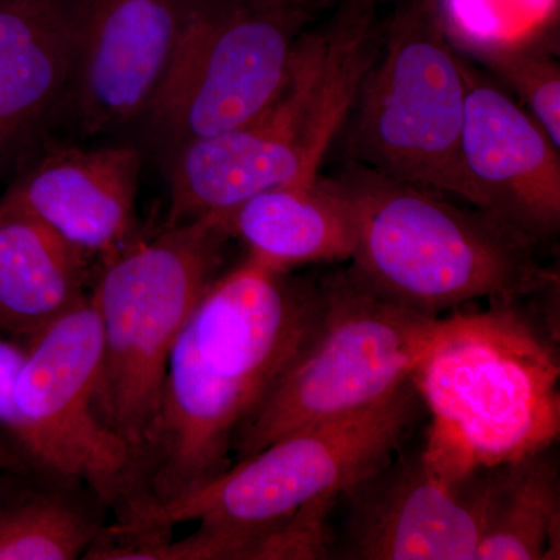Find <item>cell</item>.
<instances>
[{
  "instance_id": "cell-1",
  "label": "cell",
  "mask_w": 560,
  "mask_h": 560,
  "mask_svg": "<svg viewBox=\"0 0 560 560\" xmlns=\"http://www.w3.org/2000/svg\"><path fill=\"white\" fill-rule=\"evenodd\" d=\"M323 312L319 280L246 257L219 276L168 359L142 503H162L231 466L246 420L312 340Z\"/></svg>"
},
{
  "instance_id": "cell-2",
  "label": "cell",
  "mask_w": 560,
  "mask_h": 560,
  "mask_svg": "<svg viewBox=\"0 0 560 560\" xmlns=\"http://www.w3.org/2000/svg\"><path fill=\"white\" fill-rule=\"evenodd\" d=\"M329 179L352 210L350 268L389 300L441 316L471 301L510 307L558 290L559 276L541 267L536 243L485 210L357 162Z\"/></svg>"
},
{
  "instance_id": "cell-3",
  "label": "cell",
  "mask_w": 560,
  "mask_h": 560,
  "mask_svg": "<svg viewBox=\"0 0 560 560\" xmlns=\"http://www.w3.org/2000/svg\"><path fill=\"white\" fill-rule=\"evenodd\" d=\"M559 378L555 348L515 305L460 313L412 377L433 418L425 447L463 471L551 448Z\"/></svg>"
},
{
  "instance_id": "cell-4",
  "label": "cell",
  "mask_w": 560,
  "mask_h": 560,
  "mask_svg": "<svg viewBox=\"0 0 560 560\" xmlns=\"http://www.w3.org/2000/svg\"><path fill=\"white\" fill-rule=\"evenodd\" d=\"M230 241L209 219L165 226L106 260L90 294L102 329L97 411L130 445L142 467L143 490L173 346L219 278Z\"/></svg>"
},
{
  "instance_id": "cell-5",
  "label": "cell",
  "mask_w": 560,
  "mask_h": 560,
  "mask_svg": "<svg viewBox=\"0 0 560 560\" xmlns=\"http://www.w3.org/2000/svg\"><path fill=\"white\" fill-rule=\"evenodd\" d=\"M423 411L415 382L350 415L293 431L226 470L162 503L132 506L105 530L114 536L171 533L178 523L249 528L283 521L302 508L337 500L388 464Z\"/></svg>"
},
{
  "instance_id": "cell-6",
  "label": "cell",
  "mask_w": 560,
  "mask_h": 560,
  "mask_svg": "<svg viewBox=\"0 0 560 560\" xmlns=\"http://www.w3.org/2000/svg\"><path fill=\"white\" fill-rule=\"evenodd\" d=\"M319 285L318 329L238 431L235 460L386 399L412 381L460 319V313L441 318L412 311L371 289L350 267Z\"/></svg>"
},
{
  "instance_id": "cell-7",
  "label": "cell",
  "mask_w": 560,
  "mask_h": 560,
  "mask_svg": "<svg viewBox=\"0 0 560 560\" xmlns=\"http://www.w3.org/2000/svg\"><path fill=\"white\" fill-rule=\"evenodd\" d=\"M466 94L442 0H396L342 128L346 160L474 206L459 150Z\"/></svg>"
},
{
  "instance_id": "cell-8",
  "label": "cell",
  "mask_w": 560,
  "mask_h": 560,
  "mask_svg": "<svg viewBox=\"0 0 560 560\" xmlns=\"http://www.w3.org/2000/svg\"><path fill=\"white\" fill-rule=\"evenodd\" d=\"M316 13L256 0H200L140 124L162 160L259 117L285 86L298 39Z\"/></svg>"
},
{
  "instance_id": "cell-9",
  "label": "cell",
  "mask_w": 560,
  "mask_h": 560,
  "mask_svg": "<svg viewBox=\"0 0 560 560\" xmlns=\"http://www.w3.org/2000/svg\"><path fill=\"white\" fill-rule=\"evenodd\" d=\"M25 342L14 400L31 433L33 474L88 486L119 517L142 499L143 471L97 411L102 329L90 294Z\"/></svg>"
},
{
  "instance_id": "cell-10",
  "label": "cell",
  "mask_w": 560,
  "mask_h": 560,
  "mask_svg": "<svg viewBox=\"0 0 560 560\" xmlns=\"http://www.w3.org/2000/svg\"><path fill=\"white\" fill-rule=\"evenodd\" d=\"M489 469L460 471L420 451L390 459L341 493L338 555L357 560H475Z\"/></svg>"
},
{
  "instance_id": "cell-11",
  "label": "cell",
  "mask_w": 560,
  "mask_h": 560,
  "mask_svg": "<svg viewBox=\"0 0 560 560\" xmlns=\"http://www.w3.org/2000/svg\"><path fill=\"white\" fill-rule=\"evenodd\" d=\"M200 0H69L61 109L83 136L142 124Z\"/></svg>"
},
{
  "instance_id": "cell-12",
  "label": "cell",
  "mask_w": 560,
  "mask_h": 560,
  "mask_svg": "<svg viewBox=\"0 0 560 560\" xmlns=\"http://www.w3.org/2000/svg\"><path fill=\"white\" fill-rule=\"evenodd\" d=\"M467 94L459 150L475 208L534 243L560 224V154L539 121L492 80L464 61Z\"/></svg>"
},
{
  "instance_id": "cell-13",
  "label": "cell",
  "mask_w": 560,
  "mask_h": 560,
  "mask_svg": "<svg viewBox=\"0 0 560 560\" xmlns=\"http://www.w3.org/2000/svg\"><path fill=\"white\" fill-rule=\"evenodd\" d=\"M311 140L307 106L280 92L248 124L176 150L164 161L171 187L165 226L213 219L261 190L318 179Z\"/></svg>"
},
{
  "instance_id": "cell-14",
  "label": "cell",
  "mask_w": 560,
  "mask_h": 560,
  "mask_svg": "<svg viewBox=\"0 0 560 560\" xmlns=\"http://www.w3.org/2000/svg\"><path fill=\"white\" fill-rule=\"evenodd\" d=\"M142 151L136 147H58L3 195L0 205L49 226L90 259L103 260L139 241Z\"/></svg>"
},
{
  "instance_id": "cell-15",
  "label": "cell",
  "mask_w": 560,
  "mask_h": 560,
  "mask_svg": "<svg viewBox=\"0 0 560 560\" xmlns=\"http://www.w3.org/2000/svg\"><path fill=\"white\" fill-rule=\"evenodd\" d=\"M228 237L241 241L248 257L272 270L349 261L355 224L348 200L329 178L261 190L219 217Z\"/></svg>"
},
{
  "instance_id": "cell-16",
  "label": "cell",
  "mask_w": 560,
  "mask_h": 560,
  "mask_svg": "<svg viewBox=\"0 0 560 560\" xmlns=\"http://www.w3.org/2000/svg\"><path fill=\"white\" fill-rule=\"evenodd\" d=\"M70 50L69 0H0V168L61 108Z\"/></svg>"
},
{
  "instance_id": "cell-17",
  "label": "cell",
  "mask_w": 560,
  "mask_h": 560,
  "mask_svg": "<svg viewBox=\"0 0 560 560\" xmlns=\"http://www.w3.org/2000/svg\"><path fill=\"white\" fill-rule=\"evenodd\" d=\"M86 264L49 226L0 205V330L27 341L79 304Z\"/></svg>"
},
{
  "instance_id": "cell-18",
  "label": "cell",
  "mask_w": 560,
  "mask_h": 560,
  "mask_svg": "<svg viewBox=\"0 0 560 560\" xmlns=\"http://www.w3.org/2000/svg\"><path fill=\"white\" fill-rule=\"evenodd\" d=\"M560 481L547 451L490 467L475 560L560 558Z\"/></svg>"
},
{
  "instance_id": "cell-19",
  "label": "cell",
  "mask_w": 560,
  "mask_h": 560,
  "mask_svg": "<svg viewBox=\"0 0 560 560\" xmlns=\"http://www.w3.org/2000/svg\"><path fill=\"white\" fill-rule=\"evenodd\" d=\"M72 488L50 480L0 489V560L84 559L105 526Z\"/></svg>"
},
{
  "instance_id": "cell-20",
  "label": "cell",
  "mask_w": 560,
  "mask_h": 560,
  "mask_svg": "<svg viewBox=\"0 0 560 560\" xmlns=\"http://www.w3.org/2000/svg\"><path fill=\"white\" fill-rule=\"evenodd\" d=\"M475 57L514 91L552 142L560 149V66L552 55L529 40H485L471 46Z\"/></svg>"
},
{
  "instance_id": "cell-21",
  "label": "cell",
  "mask_w": 560,
  "mask_h": 560,
  "mask_svg": "<svg viewBox=\"0 0 560 560\" xmlns=\"http://www.w3.org/2000/svg\"><path fill=\"white\" fill-rule=\"evenodd\" d=\"M25 352L27 346L0 337V431L31 466V433L14 400V386L25 360Z\"/></svg>"
},
{
  "instance_id": "cell-22",
  "label": "cell",
  "mask_w": 560,
  "mask_h": 560,
  "mask_svg": "<svg viewBox=\"0 0 560 560\" xmlns=\"http://www.w3.org/2000/svg\"><path fill=\"white\" fill-rule=\"evenodd\" d=\"M0 471L3 474H32L31 466L2 434H0Z\"/></svg>"
},
{
  "instance_id": "cell-23",
  "label": "cell",
  "mask_w": 560,
  "mask_h": 560,
  "mask_svg": "<svg viewBox=\"0 0 560 560\" xmlns=\"http://www.w3.org/2000/svg\"><path fill=\"white\" fill-rule=\"evenodd\" d=\"M256 2L280 7H305V9L316 10H319L320 7V0H256Z\"/></svg>"
}]
</instances>
